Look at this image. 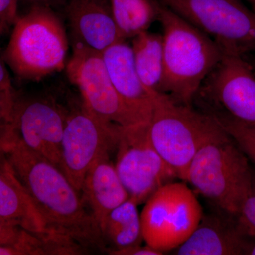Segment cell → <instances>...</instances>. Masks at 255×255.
<instances>
[{
  "label": "cell",
  "mask_w": 255,
  "mask_h": 255,
  "mask_svg": "<svg viewBox=\"0 0 255 255\" xmlns=\"http://www.w3.org/2000/svg\"><path fill=\"white\" fill-rule=\"evenodd\" d=\"M220 47L224 54L255 51V8L243 0H158Z\"/></svg>",
  "instance_id": "obj_6"
},
{
  "label": "cell",
  "mask_w": 255,
  "mask_h": 255,
  "mask_svg": "<svg viewBox=\"0 0 255 255\" xmlns=\"http://www.w3.org/2000/svg\"><path fill=\"white\" fill-rule=\"evenodd\" d=\"M116 24L124 40L147 31L159 21L162 4L158 0H110Z\"/></svg>",
  "instance_id": "obj_20"
},
{
  "label": "cell",
  "mask_w": 255,
  "mask_h": 255,
  "mask_svg": "<svg viewBox=\"0 0 255 255\" xmlns=\"http://www.w3.org/2000/svg\"><path fill=\"white\" fill-rule=\"evenodd\" d=\"M18 0H0V33L6 34L14 26L18 18Z\"/></svg>",
  "instance_id": "obj_24"
},
{
  "label": "cell",
  "mask_w": 255,
  "mask_h": 255,
  "mask_svg": "<svg viewBox=\"0 0 255 255\" xmlns=\"http://www.w3.org/2000/svg\"><path fill=\"white\" fill-rule=\"evenodd\" d=\"M238 221L251 236L255 237V170L253 174V184L251 191L247 197L241 214L238 217Z\"/></svg>",
  "instance_id": "obj_23"
},
{
  "label": "cell",
  "mask_w": 255,
  "mask_h": 255,
  "mask_svg": "<svg viewBox=\"0 0 255 255\" xmlns=\"http://www.w3.org/2000/svg\"><path fill=\"white\" fill-rule=\"evenodd\" d=\"M32 6H41L50 9H63L68 0H25Z\"/></svg>",
  "instance_id": "obj_26"
},
{
  "label": "cell",
  "mask_w": 255,
  "mask_h": 255,
  "mask_svg": "<svg viewBox=\"0 0 255 255\" xmlns=\"http://www.w3.org/2000/svg\"><path fill=\"white\" fill-rule=\"evenodd\" d=\"M73 49L65 68L69 80L80 90L85 107L109 123L122 127L145 123L117 93L102 53L75 42Z\"/></svg>",
  "instance_id": "obj_11"
},
{
  "label": "cell",
  "mask_w": 255,
  "mask_h": 255,
  "mask_svg": "<svg viewBox=\"0 0 255 255\" xmlns=\"http://www.w3.org/2000/svg\"><path fill=\"white\" fill-rule=\"evenodd\" d=\"M68 50L66 32L54 10L32 6L18 18L1 58L18 78L38 81L66 67Z\"/></svg>",
  "instance_id": "obj_4"
},
{
  "label": "cell",
  "mask_w": 255,
  "mask_h": 255,
  "mask_svg": "<svg viewBox=\"0 0 255 255\" xmlns=\"http://www.w3.org/2000/svg\"><path fill=\"white\" fill-rule=\"evenodd\" d=\"M115 167L130 198L138 205L161 187L180 179L150 140L149 122L122 127Z\"/></svg>",
  "instance_id": "obj_8"
},
{
  "label": "cell",
  "mask_w": 255,
  "mask_h": 255,
  "mask_svg": "<svg viewBox=\"0 0 255 255\" xmlns=\"http://www.w3.org/2000/svg\"><path fill=\"white\" fill-rule=\"evenodd\" d=\"M164 76L161 93L181 105L192 106L208 75L223 52L209 36L162 4Z\"/></svg>",
  "instance_id": "obj_2"
},
{
  "label": "cell",
  "mask_w": 255,
  "mask_h": 255,
  "mask_svg": "<svg viewBox=\"0 0 255 255\" xmlns=\"http://www.w3.org/2000/svg\"><path fill=\"white\" fill-rule=\"evenodd\" d=\"M199 110L255 128V75L243 56L223 55L194 99ZM193 103V104H194Z\"/></svg>",
  "instance_id": "obj_9"
},
{
  "label": "cell",
  "mask_w": 255,
  "mask_h": 255,
  "mask_svg": "<svg viewBox=\"0 0 255 255\" xmlns=\"http://www.w3.org/2000/svg\"><path fill=\"white\" fill-rule=\"evenodd\" d=\"M246 1H249L250 3L254 4L255 6V0H246Z\"/></svg>",
  "instance_id": "obj_28"
},
{
  "label": "cell",
  "mask_w": 255,
  "mask_h": 255,
  "mask_svg": "<svg viewBox=\"0 0 255 255\" xmlns=\"http://www.w3.org/2000/svg\"><path fill=\"white\" fill-rule=\"evenodd\" d=\"M237 217L204 215L189 238L176 248L177 255H250L255 241Z\"/></svg>",
  "instance_id": "obj_13"
},
{
  "label": "cell",
  "mask_w": 255,
  "mask_h": 255,
  "mask_svg": "<svg viewBox=\"0 0 255 255\" xmlns=\"http://www.w3.org/2000/svg\"><path fill=\"white\" fill-rule=\"evenodd\" d=\"M138 204L131 198L112 210L101 226L107 253L140 246L142 236L141 216Z\"/></svg>",
  "instance_id": "obj_18"
},
{
  "label": "cell",
  "mask_w": 255,
  "mask_h": 255,
  "mask_svg": "<svg viewBox=\"0 0 255 255\" xmlns=\"http://www.w3.org/2000/svg\"><path fill=\"white\" fill-rule=\"evenodd\" d=\"M112 255H163L162 252L154 249L151 247L146 245L145 247L137 246L128 249L122 250L117 252H114Z\"/></svg>",
  "instance_id": "obj_25"
},
{
  "label": "cell",
  "mask_w": 255,
  "mask_h": 255,
  "mask_svg": "<svg viewBox=\"0 0 255 255\" xmlns=\"http://www.w3.org/2000/svg\"><path fill=\"white\" fill-rule=\"evenodd\" d=\"M114 88L124 102L143 122H150L155 92L142 83L134 60L132 46L126 41L112 45L102 53Z\"/></svg>",
  "instance_id": "obj_15"
},
{
  "label": "cell",
  "mask_w": 255,
  "mask_h": 255,
  "mask_svg": "<svg viewBox=\"0 0 255 255\" xmlns=\"http://www.w3.org/2000/svg\"><path fill=\"white\" fill-rule=\"evenodd\" d=\"M250 255H255V238L254 243H253V246L252 247L251 253H250Z\"/></svg>",
  "instance_id": "obj_27"
},
{
  "label": "cell",
  "mask_w": 255,
  "mask_h": 255,
  "mask_svg": "<svg viewBox=\"0 0 255 255\" xmlns=\"http://www.w3.org/2000/svg\"><path fill=\"white\" fill-rule=\"evenodd\" d=\"M110 152L102 153L90 166L81 191L82 200L100 228L111 211L130 198L110 161Z\"/></svg>",
  "instance_id": "obj_17"
},
{
  "label": "cell",
  "mask_w": 255,
  "mask_h": 255,
  "mask_svg": "<svg viewBox=\"0 0 255 255\" xmlns=\"http://www.w3.org/2000/svg\"><path fill=\"white\" fill-rule=\"evenodd\" d=\"M0 225L18 226L41 236L55 233L4 156L0 168Z\"/></svg>",
  "instance_id": "obj_16"
},
{
  "label": "cell",
  "mask_w": 255,
  "mask_h": 255,
  "mask_svg": "<svg viewBox=\"0 0 255 255\" xmlns=\"http://www.w3.org/2000/svg\"><path fill=\"white\" fill-rule=\"evenodd\" d=\"M73 42L102 53L121 36L114 21L110 0H68L63 8Z\"/></svg>",
  "instance_id": "obj_14"
},
{
  "label": "cell",
  "mask_w": 255,
  "mask_h": 255,
  "mask_svg": "<svg viewBox=\"0 0 255 255\" xmlns=\"http://www.w3.org/2000/svg\"><path fill=\"white\" fill-rule=\"evenodd\" d=\"M1 128V152L50 231L73 240L87 252H107L100 225L61 169L28 148L11 124Z\"/></svg>",
  "instance_id": "obj_1"
},
{
  "label": "cell",
  "mask_w": 255,
  "mask_h": 255,
  "mask_svg": "<svg viewBox=\"0 0 255 255\" xmlns=\"http://www.w3.org/2000/svg\"><path fill=\"white\" fill-rule=\"evenodd\" d=\"M223 132L213 116L193 105L178 104L166 94L154 93L150 140L181 180L185 182L187 169L201 147Z\"/></svg>",
  "instance_id": "obj_5"
},
{
  "label": "cell",
  "mask_w": 255,
  "mask_h": 255,
  "mask_svg": "<svg viewBox=\"0 0 255 255\" xmlns=\"http://www.w3.org/2000/svg\"><path fill=\"white\" fill-rule=\"evenodd\" d=\"M122 126L109 123L90 112L83 102L68 112L62 140L60 169L81 192L90 166L105 152L117 150Z\"/></svg>",
  "instance_id": "obj_10"
},
{
  "label": "cell",
  "mask_w": 255,
  "mask_h": 255,
  "mask_svg": "<svg viewBox=\"0 0 255 255\" xmlns=\"http://www.w3.org/2000/svg\"><path fill=\"white\" fill-rule=\"evenodd\" d=\"M145 204L140 214L144 241L163 253L187 241L204 216L197 197L184 181L166 184Z\"/></svg>",
  "instance_id": "obj_7"
},
{
  "label": "cell",
  "mask_w": 255,
  "mask_h": 255,
  "mask_svg": "<svg viewBox=\"0 0 255 255\" xmlns=\"http://www.w3.org/2000/svg\"><path fill=\"white\" fill-rule=\"evenodd\" d=\"M213 116L236 144L255 164V128L223 114Z\"/></svg>",
  "instance_id": "obj_21"
},
{
  "label": "cell",
  "mask_w": 255,
  "mask_h": 255,
  "mask_svg": "<svg viewBox=\"0 0 255 255\" xmlns=\"http://www.w3.org/2000/svg\"><path fill=\"white\" fill-rule=\"evenodd\" d=\"M67 115L68 112L53 99L18 97L11 124L28 148L60 169Z\"/></svg>",
  "instance_id": "obj_12"
},
{
  "label": "cell",
  "mask_w": 255,
  "mask_h": 255,
  "mask_svg": "<svg viewBox=\"0 0 255 255\" xmlns=\"http://www.w3.org/2000/svg\"><path fill=\"white\" fill-rule=\"evenodd\" d=\"M131 46L142 83L150 91L160 92L164 76L163 36L142 32L132 38Z\"/></svg>",
  "instance_id": "obj_19"
},
{
  "label": "cell",
  "mask_w": 255,
  "mask_h": 255,
  "mask_svg": "<svg viewBox=\"0 0 255 255\" xmlns=\"http://www.w3.org/2000/svg\"><path fill=\"white\" fill-rule=\"evenodd\" d=\"M249 159L224 130L198 151L185 182L223 213L238 218L253 184Z\"/></svg>",
  "instance_id": "obj_3"
},
{
  "label": "cell",
  "mask_w": 255,
  "mask_h": 255,
  "mask_svg": "<svg viewBox=\"0 0 255 255\" xmlns=\"http://www.w3.org/2000/svg\"><path fill=\"white\" fill-rule=\"evenodd\" d=\"M18 97L13 87L6 64L0 60V114L1 124H11Z\"/></svg>",
  "instance_id": "obj_22"
}]
</instances>
